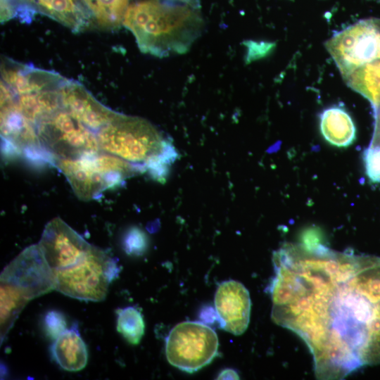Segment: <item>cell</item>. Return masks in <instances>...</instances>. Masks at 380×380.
I'll list each match as a JSON object with an SVG mask.
<instances>
[{"instance_id": "obj_2", "label": "cell", "mask_w": 380, "mask_h": 380, "mask_svg": "<svg viewBox=\"0 0 380 380\" xmlns=\"http://www.w3.org/2000/svg\"><path fill=\"white\" fill-rule=\"evenodd\" d=\"M196 0H137L123 25L141 52L159 58L186 53L201 35L203 20Z\"/></svg>"}, {"instance_id": "obj_8", "label": "cell", "mask_w": 380, "mask_h": 380, "mask_svg": "<svg viewBox=\"0 0 380 380\" xmlns=\"http://www.w3.org/2000/svg\"><path fill=\"white\" fill-rule=\"evenodd\" d=\"M327 47L343 76L362 66L380 67V19L356 23L334 36Z\"/></svg>"}, {"instance_id": "obj_9", "label": "cell", "mask_w": 380, "mask_h": 380, "mask_svg": "<svg viewBox=\"0 0 380 380\" xmlns=\"http://www.w3.org/2000/svg\"><path fill=\"white\" fill-rule=\"evenodd\" d=\"M1 283L11 287L27 303L56 287L54 271L38 244L24 249L4 269Z\"/></svg>"}, {"instance_id": "obj_18", "label": "cell", "mask_w": 380, "mask_h": 380, "mask_svg": "<svg viewBox=\"0 0 380 380\" xmlns=\"http://www.w3.org/2000/svg\"><path fill=\"white\" fill-rule=\"evenodd\" d=\"M39 13L36 0H1V21L4 23L12 18L30 23Z\"/></svg>"}, {"instance_id": "obj_3", "label": "cell", "mask_w": 380, "mask_h": 380, "mask_svg": "<svg viewBox=\"0 0 380 380\" xmlns=\"http://www.w3.org/2000/svg\"><path fill=\"white\" fill-rule=\"evenodd\" d=\"M101 151L143 165L159 182L165 180L177 158L170 139L146 120L119 113L96 132Z\"/></svg>"}, {"instance_id": "obj_24", "label": "cell", "mask_w": 380, "mask_h": 380, "mask_svg": "<svg viewBox=\"0 0 380 380\" xmlns=\"http://www.w3.org/2000/svg\"><path fill=\"white\" fill-rule=\"evenodd\" d=\"M217 379H239L237 372L232 369H225L217 376Z\"/></svg>"}, {"instance_id": "obj_7", "label": "cell", "mask_w": 380, "mask_h": 380, "mask_svg": "<svg viewBox=\"0 0 380 380\" xmlns=\"http://www.w3.org/2000/svg\"><path fill=\"white\" fill-rule=\"evenodd\" d=\"M215 331L200 322L186 321L177 324L169 333L165 354L169 363L189 373L209 365L218 353Z\"/></svg>"}, {"instance_id": "obj_21", "label": "cell", "mask_w": 380, "mask_h": 380, "mask_svg": "<svg viewBox=\"0 0 380 380\" xmlns=\"http://www.w3.org/2000/svg\"><path fill=\"white\" fill-rule=\"evenodd\" d=\"M44 329L52 339H56L67 329L65 315L58 310L49 311L44 319Z\"/></svg>"}, {"instance_id": "obj_1", "label": "cell", "mask_w": 380, "mask_h": 380, "mask_svg": "<svg viewBox=\"0 0 380 380\" xmlns=\"http://www.w3.org/2000/svg\"><path fill=\"white\" fill-rule=\"evenodd\" d=\"M272 262V319L305 343L317 379L380 362L379 258L286 243Z\"/></svg>"}, {"instance_id": "obj_22", "label": "cell", "mask_w": 380, "mask_h": 380, "mask_svg": "<svg viewBox=\"0 0 380 380\" xmlns=\"http://www.w3.org/2000/svg\"><path fill=\"white\" fill-rule=\"evenodd\" d=\"M301 243L306 246H314L321 243L319 231L315 229H309L305 231L302 235Z\"/></svg>"}, {"instance_id": "obj_15", "label": "cell", "mask_w": 380, "mask_h": 380, "mask_svg": "<svg viewBox=\"0 0 380 380\" xmlns=\"http://www.w3.org/2000/svg\"><path fill=\"white\" fill-rule=\"evenodd\" d=\"M51 352L57 364L68 372L80 371L87 364V346L79 333L73 329H66L57 337Z\"/></svg>"}, {"instance_id": "obj_5", "label": "cell", "mask_w": 380, "mask_h": 380, "mask_svg": "<svg viewBox=\"0 0 380 380\" xmlns=\"http://www.w3.org/2000/svg\"><path fill=\"white\" fill-rule=\"evenodd\" d=\"M120 271L115 260L91 245L77 263L54 271L55 290L82 300L101 301L106 297L110 283Z\"/></svg>"}, {"instance_id": "obj_14", "label": "cell", "mask_w": 380, "mask_h": 380, "mask_svg": "<svg viewBox=\"0 0 380 380\" xmlns=\"http://www.w3.org/2000/svg\"><path fill=\"white\" fill-rule=\"evenodd\" d=\"M320 132L331 145L348 147L356 136L353 120L342 107L334 106L324 109L319 115Z\"/></svg>"}, {"instance_id": "obj_23", "label": "cell", "mask_w": 380, "mask_h": 380, "mask_svg": "<svg viewBox=\"0 0 380 380\" xmlns=\"http://www.w3.org/2000/svg\"><path fill=\"white\" fill-rule=\"evenodd\" d=\"M374 108L375 125L370 145H380V102Z\"/></svg>"}, {"instance_id": "obj_4", "label": "cell", "mask_w": 380, "mask_h": 380, "mask_svg": "<svg viewBox=\"0 0 380 380\" xmlns=\"http://www.w3.org/2000/svg\"><path fill=\"white\" fill-rule=\"evenodd\" d=\"M55 163L68 179L75 195L85 201L142 172L140 165L101 150L77 158H56Z\"/></svg>"}, {"instance_id": "obj_10", "label": "cell", "mask_w": 380, "mask_h": 380, "mask_svg": "<svg viewBox=\"0 0 380 380\" xmlns=\"http://www.w3.org/2000/svg\"><path fill=\"white\" fill-rule=\"evenodd\" d=\"M37 244L53 271L75 265L91 246L60 217L46 224Z\"/></svg>"}, {"instance_id": "obj_20", "label": "cell", "mask_w": 380, "mask_h": 380, "mask_svg": "<svg viewBox=\"0 0 380 380\" xmlns=\"http://www.w3.org/2000/svg\"><path fill=\"white\" fill-rule=\"evenodd\" d=\"M147 240L145 234L138 228L131 229L124 240L126 253L132 255H140L146 248Z\"/></svg>"}, {"instance_id": "obj_13", "label": "cell", "mask_w": 380, "mask_h": 380, "mask_svg": "<svg viewBox=\"0 0 380 380\" xmlns=\"http://www.w3.org/2000/svg\"><path fill=\"white\" fill-rule=\"evenodd\" d=\"M38 12L75 32L91 26L90 15L80 0H36Z\"/></svg>"}, {"instance_id": "obj_19", "label": "cell", "mask_w": 380, "mask_h": 380, "mask_svg": "<svg viewBox=\"0 0 380 380\" xmlns=\"http://www.w3.org/2000/svg\"><path fill=\"white\" fill-rule=\"evenodd\" d=\"M362 158L367 177L380 183V145H370L364 151Z\"/></svg>"}, {"instance_id": "obj_16", "label": "cell", "mask_w": 380, "mask_h": 380, "mask_svg": "<svg viewBox=\"0 0 380 380\" xmlns=\"http://www.w3.org/2000/svg\"><path fill=\"white\" fill-rule=\"evenodd\" d=\"M88 11L91 26L115 30L123 23L129 0H80Z\"/></svg>"}, {"instance_id": "obj_6", "label": "cell", "mask_w": 380, "mask_h": 380, "mask_svg": "<svg viewBox=\"0 0 380 380\" xmlns=\"http://www.w3.org/2000/svg\"><path fill=\"white\" fill-rule=\"evenodd\" d=\"M36 131L39 144L55 159L77 158L100 151L96 132L62 107L41 119Z\"/></svg>"}, {"instance_id": "obj_11", "label": "cell", "mask_w": 380, "mask_h": 380, "mask_svg": "<svg viewBox=\"0 0 380 380\" xmlns=\"http://www.w3.org/2000/svg\"><path fill=\"white\" fill-rule=\"evenodd\" d=\"M214 302L220 327L236 336L243 334L249 324L251 309L250 294L244 285L235 280L222 282Z\"/></svg>"}, {"instance_id": "obj_12", "label": "cell", "mask_w": 380, "mask_h": 380, "mask_svg": "<svg viewBox=\"0 0 380 380\" xmlns=\"http://www.w3.org/2000/svg\"><path fill=\"white\" fill-rule=\"evenodd\" d=\"M61 107L95 132L117 114L99 102L77 82L67 80L60 89Z\"/></svg>"}, {"instance_id": "obj_17", "label": "cell", "mask_w": 380, "mask_h": 380, "mask_svg": "<svg viewBox=\"0 0 380 380\" xmlns=\"http://www.w3.org/2000/svg\"><path fill=\"white\" fill-rule=\"evenodd\" d=\"M117 331L130 344L137 345L145 329L144 318L140 311L129 306L117 311Z\"/></svg>"}]
</instances>
